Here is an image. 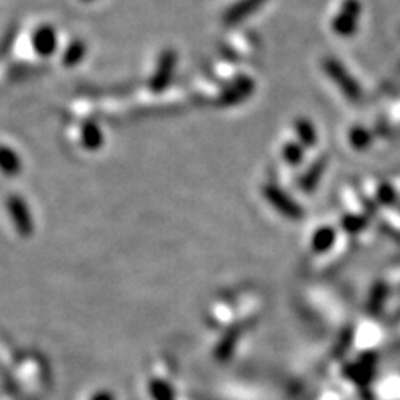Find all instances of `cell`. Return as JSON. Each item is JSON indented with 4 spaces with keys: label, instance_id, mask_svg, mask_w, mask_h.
Listing matches in <instances>:
<instances>
[{
    "label": "cell",
    "instance_id": "obj_3",
    "mask_svg": "<svg viewBox=\"0 0 400 400\" xmlns=\"http://www.w3.org/2000/svg\"><path fill=\"white\" fill-rule=\"evenodd\" d=\"M177 67V52L172 49L164 50L160 54L157 61V68H155L154 75L150 79V89L154 92H162L169 87L172 82L174 73H176Z\"/></svg>",
    "mask_w": 400,
    "mask_h": 400
},
{
    "label": "cell",
    "instance_id": "obj_4",
    "mask_svg": "<svg viewBox=\"0 0 400 400\" xmlns=\"http://www.w3.org/2000/svg\"><path fill=\"white\" fill-rule=\"evenodd\" d=\"M254 90L255 82L252 80L249 75H238L234 79V82L225 85V89L220 92L219 104L222 105V107H229V105L243 102V100L250 97Z\"/></svg>",
    "mask_w": 400,
    "mask_h": 400
},
{
    "label": "cell",
    "instance_id": "obj_6",
    "mask_svg": "<svg viewBox=\"0 0 400 400\" xmlns=\"http://www.w3.org/2000/svg\"><path fill=\"white\" fill-rule=\"evenodd\" d=\"M264 194L267 199H269L270 204H272L274 207H277L282 214L289 215V217H296V219L301 217V214H302L301 207H298L293 200L289 199V197L285 195L280 188H277L275 186H265Z\"/></svg>",
    "mask_w": 400,
    "mask_h": 400
},
{
    "label": "cell",
    "instance_id": "obj_2",
    "mask_svg": "<svg viewBox=\"0 0 400 400\" xmlns=\"http://www.w3.org/2000/svg\"><path fill=\"white\" fill-rule=\"evenodd\" d=\"M362 17L360 0H344L337 16L332 18V30L339 37H352L358 29Z\"/></svg>",
    "mask_w": 400,
    "mask_h": 400
},
{
    "label": "cell",
    "instance_id": "obj_8",
    "mask_svg": "<svg viewBox=\"0 0 400 400\" xmlns=\"http://www.w3.org/2000/svg\"><path fill=\"white\" fill-rule=\"evenodd\" d=\"M293 128H296L297 137H298V144L302 147H314L317 144V131L315 126L312 123L309 119L305 117H298L296 122H293Z\"/></svg>",
    "mask_w": 400,
    "mask_h": 400
},
{
    "label": "cell",
    "instance_id": "obj_9",
    "mask_svg": "<svg viewBox=\"0 0 400 400\" xmlns=\"http://www.w3.org/2000/svg\"><path fill=\"white\" fill-rule=\"evenodd\" d=\"M325 167H327V157H319L314 164L310 165L309 170L305 172V176L301 178V187L303 190H312L319 182V178L324 174Z\"/></svg>",
    "mask_w": 400,
    "mask_h": 400
},
{
    "label": "cell",
    "instance_id": "obj_11",
    "mask_svg": "<svg viewBox=\"0 0 400 400\" xmlns=\"http://www.w3.org/2000/svg\"><path fill=\"white\" fill-rule=\"evenodd\" d=\"M282 155L289 165H298L303 160V147L297 142H287L284 145Z\"/></svg>",
    "mask_w": 400,
    "mask_h": 400
},
{
    "label": "cell",
    "instance_id": "obj_5",
    "mask_svg": "<svg viewBox=\"0 0 400 400\" xmlns=\"http://www.w3.org/2000/svg\"><path fill=\"white\" fill-rule=\"evenodd\" d=\"M267 0H237L232 4L222 16V24L227 27H234L237 24H242L247 18L254 16L257 11H260L265 6Z\"/></svg>",
    "mask_w": 400,
    "mask_h": 400
},
{
    "label": "cell",
    "instance_id": "obj_12",
    "mask_svg": "<svg viewBox=\"0 0 400 400\" xmlns=\"http://www.w3.org/2000/svg\"><path fill=\"white\" fill-rule=\"evenodd\" d=\"M92 400H114V397L107 392H100L95 395V397H92Z\"/></svg>",
    "mask_w": 400,
    "mask_h": 400
},
{
    "label": "cell",
    "instance_id": "obj_7",
    "mask_svg": "<svg viewBox=\"0 0 400 400\" xmlns=\"http://www.w3.org/2000/svg\"><path fill=\"white\" fill-rule=\"evenodd\" d=\"M8 210H11V215L16 222V227L20 236H30L32 231H34V224H32L29 209H27L24 202L20 199H11L8 202Z\"/></svg>",
    "mask_w": 400,
    "mask_h": 400
},
{
    "label": "cell",
    "instance_id": "obj_1",
    "mask_svg": "<svg viewBox=\"0 0 400 400\" xmlns=\"http://www.w3.org/2000/svg\"><path fill=\"white\" fill-rule=\"evenodd\" d=\"M322 68L327 73L329 79L339 87V90L342 92V95L349 102H360L362 95H364L362 94V87L342 62L334 57H325L324 61H322Z\"/></svg>",
    "mask_w": 400,
    "mask_h": 400
},
{
    "label": "cell",
    "instance_id": "obj_10",
    "mask_svg": "<svg viewBox=\"0 0 400 400\" xmlns=\"http://www.w3.org/2000/svg\"><path fill=\"white\" fill-rule=\"evenodd\" d=\"M372 140H374L372 132L367 131V128L362 126L353 127L351 133H349V142H351V145L357 150H365L367 147H370Z\"/></svg>",
    "mask_w": 400,
    "mask_h": 400
}]
</instances>
